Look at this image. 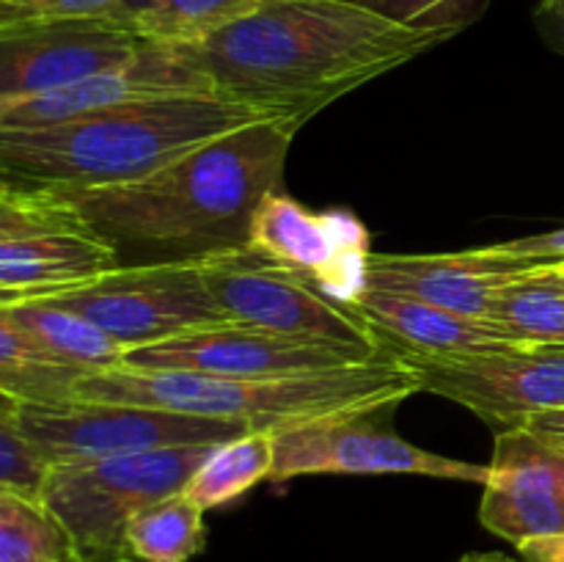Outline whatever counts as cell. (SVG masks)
I'll use <instances>...</instances> for the list:
<instances>
[{
	"instance_id": "6da1fadb",
	"label": "cell",
	"mask_w": 564,
	"mask_h": 562,
	"mask_svg": "<svg viewBox=\"0 0 564 562\" xmlns=\"http://www.w3.org/2000/svg\"><path fill=\"white\" fill-rule=\"evenodd\" d=\"M297 130L290 121H253L198 143L143 180L53 196L113 248L119 268L202 264L251 242L253 215L279 193Z\"/></svg>"
},
{
	"instance_id": "7a4b0ae2",
	"label": "cell",
	"mask_w": 564,
	"mask_h": 562,
	"mask_svg": "<svg viewBox=\"0 0 564 562\" xmlns=\"http://www.w3.org/2000/svg\"><path fill=\"white\" fill-rule=\"evenodd\" d=\"M446 39L347 0H264L240 22L185 50L218 97L303 127L336 99Z\"/></svg>"
},
{
	"instance_id": "3957f363",
	"label": "cell",
	"mask_w": 564,
	"mask_h": 562,
	"mask_svg": "<svg viewBox=\"0 0 564 562\" xmlns=\"http://www.w3.org/2000/svg\"><path fill=\"white\" fill-rule=\"evenodd\" d=\"M262 119L218 94H185L116 105L61 125L0 127V180L58 196L124 185L209 138Z\"/></svg>"
},
{
	"instance_id": "277c9868",
	"label": "cell",
	"mask_w": 564,
	"mask_h": 562,
	"mask_svg": "<svg viewBox=\"0 0 564 562\" xmlns=\"http://www.w3.org/2000/svg\"><path fill=\"white\" fill-rule=\"evenodd\" d=\"M422 391L397 353L290 378H220L182 369L113 367L77 383V400L165 408L191 417L242 422L251 430L334 417L341 411L400 406Z\"/></svg>"
},
{
	"instance_id": "5b68a950",
	"label": "cell",
	"mask_w": 564,
	"mask_h": 562,
	"mask_svg": "<svg viewBox=\"0 0 564 562\" xmlns=\"http://www.w3.org/2000/svg\"><path fill=\"white\" fill-rule=\"evenodd\" d=\"M218 444L169 446L55 466L44 505L64 523L80 562H132L127 527L154 501L182 494Z\"/></svg>"
},
{
	"instance_id": "8992f818",
	"label": "cell",
	"mask_w": 564,
	"mask_h": 562,
	"mask_svg": "<svg viewBox=\"0 0 564 562\" xmlns=\"http://www.w3.org/2000/svg\"><path fill=\"white\" fill-rule=\"evenodd\" d=\"M202 273L229 323L295 339L334 342L372 358L391 353L350 303L328 295L251 242L202 262Z\"/></svg>"
},
{
	"instance_id": "52a82bcc",
	"label": "cell",
	"mask_w": 564,
	"mask_h": 562,
	"mask_svg": "<svg viewBox=\"0 0 564 562\" xmlns=\"http://www.w3.org/2000/svg\"><path fill=\"white\" fill-rule=\"evenodd\" d=\"M0 400L9 402L22 433L47 455L53 466L138 455L169 446L224 444L251 433L242 422L124 402L75 400L66 406H28L9 395H0Z\"/></svg>"
},
{
	"instance_id": "ba28073f",
	"label": "cell",
	"mask_w": 564,
	"mask_h": 562,
	"mask_svg": "<svg viewBox=\"0 0 564 562\" xmlns=\"http://www.w3.org/2000/svg\"><path fill=\"white\" fill-rule=\"evenodd\" d=\"M119 268L64 198L0 185V303L33 301Z\"/></svg>"
},
{
	"instance_id": "9c48e42d",
	"label": "cell",
	"mask_w": 564,
	"mask_h": 562,
	"mask_svg": "<svg viewBox=\"0 0 564 562\" xmlns=\"http://www.w3.org/2000/svg\"><path fill=\"white\" fill-rule=\"evenodd\" d=\"M394 408L341 411L273 428L275 463L270 483L306 474H422L457 483H488L490 466L438 455L402 439L389 424V411Z\"/></svg>"
},
{
	"instance_id": "30bf717a",
	"label": "cell",
	"mask_w": 564,
	"mask_h": 562,
	"mask_svg": "<svg viewBox=\"0 0 564 562\" xmlns=\"http://www.w3.org/2000/svg\"><path fill=\"white\" fill-rule=\"evenodd\" d=\"M47 301L88 317L127 350L229 323L204 281L202 264L116 268Z\"/></svg>"
},
{
	"instance_id": "8fae6325",
	"label": "cell",
	"mask_w": 564,
	"mask_h": 562,
	"mask_svg": "<svg viewBox=\"0 0 564 562\" xmlns=\"http://www.w3.org/2000/svg\"><path fill=\"white\" fill-rule=\"evenodd\" d=\"M422 391L446 397L494 424L523 428L532 417L564 408V345H507L466 356H400Z\"/></svg>"
},
{
	"instance_id": "7c38bea8",
	"label": "cell",
	"mask_w": 564,
	"mask_h": 562,
	"mask_svg": "<svg viewBox=\"0 0 564 562\" xmlns=\"http://www.w3.org/2000/svg\"><path fill=\"white\" fill-rule=\"evenodd\" d=\"M361 361H372V356L334 342L295 339L237 323L187 331L158 345L132 347L124 356V367L182 369L220 378H290Z\"/></svg>"
},
{
	"instance_id": "4fadbf2b",
	"label": "cell",
	"mask_w": 564,
	"mask_h": 562,
	"mask_svg": "<svg viewBox=\"0 0 564 562\" xmlns=\"http://www.w3.org/2000/svg\"><path fill=\"white\" fill-rule=\"evenodd\" d=\"M147 39L113 20L55 22L0 33V102L75 86L135 64Z\"/></svg>"
},
{
	"instance_id": "5bb4252c",
	"label": "cell",
	"mask_w": 564,
	"mask_h": 562,
	"mask_svg": "<svg viewBox=\"0 0 564 562\" xmlns=\"http://www.w3.org/2000/svg\"><path fill=\"white\" fill-rule=\"evenodd\" d=\"M479 521L507 543L564 534V444L529 428L496 433Z\"/></svg>"
},
{
	"instance_id": "9a60e30c",
	"label": "cell",
	"mask_w": 564,
	"mask_h": 562,
	"mask_svg": "<svg viewBox=\"0 0 564 562\" xmlns=\"http://www.w3.org/2000/svg\"><path fill=\"white\" fill-rule=\"evenodd\" d=\"M251 246L339 301H350L352 275L364 284V268L372 257L367 229L352 215L314 213L281 191L259 204Z\"/></svg>"
},
{
	"instance_id": "2e32d148",
	"label": "cell",
	"mask_w": 564,
	"mask_h": 562,
	"mask_svg": "<svg viewBox=\"0 0 564 562\" xmlns=\"http://www.w3.org/2000/svg\"><path fill=\"white\" fill-rule=\"evenodd\" d=\"M185 94H215L207 72L185 47L149 42L135 64L124 69L105 72L36 97L0 102V127L20 130V127L61 125L116 105L185 97Z\"/></svg>"
},
{
	"instance_id": "e0dca14e",
	"label": "cell",
	"mask_w": 564,
	"mask_h": 562,
	"mask_svg": "<svg viewBox=\"0 0 564 562\" xmlns=\"http://www.w3.org/2000/svg\"><path fill=\"white\" fill-rule=\"evenodd\" d=\"M540 264L512 253L505 242L452 253H372L364 268V287L490 323L501 290Z\"/></svg>"
},
{
	"instance_id": "ac0fdd59",
	"label": "cell",
	"mask_w": 564,
	"mask_h": 562,
	"mask_svg": "<svg viewBox=\"0 0 564 562\" xmlns=\"http://www.w3.org/2000/svg\"><path fill=\"white\" fill-rule=\"evenodd\" d=\"M347 303L378 331L386 347H394L391 353L397 356L446 358L516 345L485 320L466 317L400 292L361 287Z\"/></svg>"
},
{
	"instance_id": "d6986e66",
	"label": "cell",
	"mask_w": 564,
	"mask_h": 562,
	"mask_svg": "<svg viewBox=\"0 0 564 562\" xmlns=\"http://www.w3.org/2000/svg\"><path fill=\"white\" fill-rule=\"evenodd\" d=\"M86 375L0 312V395L28 406H66L77 400V383Z\"/></svg>"
},
{
	"instance_id": "ffe728a7",
	"label": "cell",
	"mask_w": 564,
	"mask_h": 562,
	"mask_svg": "<svg viewBox=\"0 0 564 562\" xmlns=\"http://www.w3.org/2000/svg\"><path fill=\"white\" fill-rule=\"evenodd\" d=\"M0 312L31 331L50 353L64 358L66 364L91 372H105L124 364L127 347H121L113 336L105 334L99 325L61 303L47 298H33V301L0 303Z\"/></svg>"
},
{
	"instance_id": "44dd1931",
	"label": "cell",
	"mask_w": 564,
	"mask_h": 562,
	"mask_svg": "<svg viewBox=\"0 0 564 562\" xmlns=\"http://www.w3.org/2000/svg\"><path fill=\"white\" fill-rule=\"evenodd\" d=\"M275 463L273 430H251L224 441L207 455L187 483L185 494L204 510H215L270 479Z\"/></svg>"
},
{
	"instance_id": "7402d4cb",
	"label": "cell",
	"mask_w": 564,
	"mask_h": 562,
	"mask_svg": "<svg viewBox=\"0 0 564 562\" xmlns=\"http://www.w3.org/2000/svg\"><path fill=\"white\" fill-rule=\"evenodd\" d=\"M490 325L516 345H564V287L549 264L501 290Z\"/></svg>"
},
{
	"instance_id": "603a6c76",
	"label": "cell",
	"mask_w": 564,
	"mask_h": 562,
	"mask_svg": "<svg viewBox=\"0 0 564 562\" xmlns=\"http://www.w3.org/2000/svg\"><path fill=\"white\" fill-rule=\"evenodd\" d=\"M204 512L185 490L149 505L127 527L132 562H191L207 540Z\"/></svg>"
},
{
	"instance_id": "cb8c5ba5",
	"label": "cell",
	"mask_w": 564,
	"mask_h": 562,
	"mask_svg": "<svg viewBox=\"0 0 564 562\" xmlns=\"http://www.w3.org/2000/svg\"><path fill=\"white\" fill-rule=\"evenodd\" d=\"M262 3L264 0H160L130 28L147 42L196 47L240 22Z\"/></svg>"
},
{
	"instance_id": "d4e9b609",
	"label": "cell",
	"mask_w": 564,
	"mask_h": 562,
	"mask_svg": "<svg viewBox=\"0 0 564 562\" xmlns=\"http://www.w3.org/2000/svg\"><path fill=\"white\" fill-rule=\"evenodd\" d=\"M0 562H80L64 523L44 501L0 490Z\"/></svg>"
},
{
	"instance_id": "484cf974",
	"label": "cell",
	"mask_w": 564,
	"mask_h": 562,
	"mask_svg": "<svg viewBox=\"0 0 564 562\" xmlns=\"http://www.w3.org/2000/svg\"><path fill=\"white\" fill-rule=\"evenodd\" d=\"M53 463L22 433L9 402L0 400V490L44 501Z\"/></svg>"
},
{
	"instance_id": "4316f807",
	"label": "cell",
	"mask_w": 564,
	"mask_h": 562,
	"mask_svg": "<svg viewBox=\"0 0 564 562\" xmlns=\"http://www.w3.org/2000/svg\"><path fill=\"white\" fill-rule=\"evenodd\" d=\"M411 31L457 36L485 14L490 0H347Z\"/></svg>"
},
{
	"instance_id": "83f0119b",
	"label": "cell",
	"mask_w": 564,
	"mask_h": 562,
	"mask_svg": "<svg viewBox=\"0 0 564 562\" xmlns=\"http://www.w3.org/2000/svg\"><path fill=\"white\" fill-rule=\"evenodd\" d=\"M119 0H0V33L55 22L110 20Z\"/></svg>"
},
{
	"instance_id": "f1b7e54d",
	"label": "cell",
	"mask_w": 564,
	"mask_h": 562,
	"mask_svg": "<svg viewBox=\"0 0 564 562\" xmlns=\"http://www.w3.org/2000/svg\"><path fill=\"white\" fill-rule=\"evenodd\" d=\"M534 22L545 44L564 55V0H540Z\"/></svg>"
},
{
	"instance_id": "f546056e",
	"label": "cell",
	"mask_w": 564,
	"mask_h": 562,
	"mask_svg": "<svg viewBox=\"0 0 564 562\" xmlns=\"http://www.w3.org/2000/svg\"><path fill=\"white\" fill-rule=\"evenodd\" d=\"M518 554H521V562H564V534L527 540L518 545Z\"/></svg>"
},
{
	"instance_id": "4dcf8cb0",
	"label": "cell",
	"mask_w": 564,
	"mask_h": 562,
	"mask_svg": "<svg viewBox=\"0 0 564 562\" xmlns=\"http://www.w3.org/2000/svg\"><path fill=\"white\" fill-rule=\"evenodd\" d=\"M523 428L534 430V433L545 435V439H554V441H562L564 444V408L560 411H549V413H538V417L529 419Z\"/></svg>"
},
{
	"instance_id": "1f68e13d",
	"label": "cell",
	"mask_w": 564,
	"mask_h": 562,
	"mask_svg": "<svg viewBox=\"0 0 564 562\" xmlns=\"http://www.w3.org/2000/svg\"><path fill=\"white\" fill-rule=\"evenodd\" d=\"M154 3H160V0H119V9L113 11V17H110V20L119 22V25H124V28H130L132 22H135L143 11L152 9Z\"/></svg>"
},
{
	"instance_id": "d6a6232c",
	"label": "cell",
	"mask_w": 564,
	"mask_h": 562,
	"mask_svg": "<svg viewBox=\"0 0 564 562\" xmlns=\"http://www.w3.org/2000/svg\"><path fill=\"white\" fill-rule=\"evenodd\" d=\"M457 562H518V560H512V556L507 554H499V551H488V554H466Z\"/></svg>"
}]
</instances>
